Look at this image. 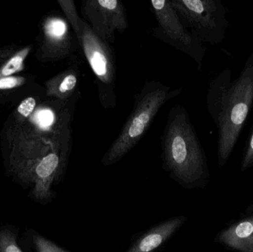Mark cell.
Returning <instances> with one entry per match:
<instances>
[{"mask_svg":"<svg viewBox=\"0 0 253 252\" xmlns=\"http://www.w3.org/2000/svg\"><path fill=\"white\" fill-rule=\"evenodd\" d=\"M43 54L48 60H61L73 57L80 47L70 33L66 22L59 17L47 18L43 25Z\"/></svg>","mask_w":253,"mask_h":252,"instance_id":"9c48e42d","label":"cell"},{"mask_svg":"<svg viewBox=\"0 0 253 252\" xmlns=\"http://www.w3.org/2000/svg\"><path fill=\"white\" fill-rule=\"evenodd\" d=\"M57 117L50 108H40L31 115V121L42 131L52 130Z\"/></svg>","mask_w":253,"mask_h":252,"instance_id":"9a60e30c","label":"cell"},{"mask_svg":"<svg viewBox=\"0 0 253 252\" xmlns=\"http://www.w3.org/2000/svg\"><path fill=\"white\" fill-rule=\"evenodd\" d=\"M181 92V88L172 89L160 81L146 82L135 94L132 112L118 137L102 157V165H113L126 156L145 134L164 105Z\"/></svg>","mask_w":253,"mask_h":252,"instance_id":"7a4b0ae2","label":"cell"},{"mask_svg":"<svg viewBox=\"0 0 253 252\" xmlns=\"http://www.w3.org/2000/svg\"><path fill=\"white\" fill-rule=\"evenodd\" d=\"M33 241L37 252H69L38 234L34 235Z\"/></svg>","mask_w":253,"mask_h":252,"instance_id":"e0dca14e","label":"cell"},{"mask_svg":"<svg viewBox=\"0 0 253 252\" xmlns=\"http://www.w3.org/2000/svg\"><path fill=\"white\" fill-rule=\"evenodd\" d=\"M25 78L22 76L0 77V90H11L20 87L25 83Z\"/></svg>","mask_w":253,"mask_h":252,"instance_id":"ac0fdd59","label":"cell"},{"mask_svg":"<svg viewBox=\"0 0 253 252\" xmlns=\"http://www.w3.org/2000/svg\"><path fill=\"white\" fill-rule=\"evenodd\" d=\"M187 220L184 216H176L162 222L144 232L126 252H154L168 241Z\"/></svg>","mask_w":253,"mask_h":252,"instance_id":"30bf717a","label":"cell"},{"mask_svg":"<svg viewBox=\"0 0 253 252\" xmlns=\"http://www.w3.org/2000/svg\"><path fill=\"white\" fill-rule=\"evenodd\" d=\"M58 4H59L62 11L65 13L68 23L72 28L74 35L78 40V38L81 34L82 25H83L84 20L79 16L75 2L73 0H59Z\"/></svg>","mask_w":253,"mask_h":252,"instance_id":"5bb4252c","label":"cell"},{"mask_svg":"<svg viewBox=\"0 0 253 252\" xmlns=\"http://www.w3.org/2000/svg\"><path fill=\"white\" fill-rule=\"evenodd\" d=\"M150 4L158 22L150 31L151 35L200 62L202 50L199 38L183 25L170 1L153 0Z\"/></svg>","mask_w":253,"mask_h":252,"instance_id":"8992f818","label":"cell"},{"mask_svg":"<svg viewBox=\"0 0 253 252\" xmlns=\"http://www.w3.org/2000/svg\"><path fill=\"white\" fill-rule=\"evenodd\" d=\"M37 106V101L34 98L28 97L22 100L17 108V112L24 118H28L34 113Z\"/></svg>","mask_w":253,"mask_h":252,"instance_id":"d6986e66","label":"cell"},{"mask_svg":"<svg viewBox=\"0 0 253 252\" xmlns=\"http://www.w3.org/2000/svg\"><path fill=\"white\" fill-rule=\"evenodd\" d=\"M253 103V53L226 95L218 115V156L221 165L231 154Z\"/></svg>","mask_w":253,"mask_h":252,"instance_id":"277c9868","label":"cell"},{"mask_svg":"<svg viewBox=\"0 0 253 252\" xmlns=\"http://www.w3.org/2000/svg\"><path fill=\"white\" fill-rule=\"evenodd\" d=\"M79 99L78 96L71 98L69 105H65L58 115L50 136V150L31 173L28 181L34 184L33 194L37 199L44 201L51 198L52 186L66 167L73 143L71 121Z\"/></svg>","mask_w":253,"mask_h":252,"instance_id":"3957f363","label":"cell"},{"mask_svg":"<svg viewBox=\"0 0 253 252\" xmlns=\"http://www.w3.org/2000/svg\"><path fill=\"white\" fill-rule=\"evenodd\" d=\"M78 42L94 73L101 105L105 109H113L117 101V63L114 47L99 38L84 21Z\"/></svg>","mask_w":253,"mask_h":252,"instance_id":"5b68a950","label":"cell"},{"mask_svg":"<svg viewBox=\"0 0 253 252\" xmlns=\"http://www.w3.org/2000/svg\"><path fill=\"white\" fill-rule=\"evenodd\" d=\"M83 20L105 42L114 44L116 33L128 28L127 16L123 1L119 0H87L83 1Z\"/></svg>","mask_w":253,"mask_h":252,"instance_id":"52a82bcc","label":"cell"},{"mask_svg":"<svg viewBox=\"0 0 253 252\" xmlns=\"http://www.w3.org/2000/svg\"><path fill=\"white\" fill-rule=\"evenodd\" d=\"M31 51V47H26L16 52L0 68V77L12 76L24 70L25 59Z\"/></svg>","mask_w":253,"mask_h":252,"instance_id":"4fadbf2b","label":"cell"},{"mask_svg":"<svg viewBox=\"0 0 253 252\" xmlns=\"http://www.w3.org/2000/svg\"><path fill=\"white\" fill-rule=\"evenodd\" d=\"M253 165V130L249 142H248V148L245 152V158L242 165V171H245L247 169L250 168Z\"/></svg>","mask_w":253,"mask_h":252,"instance_id":"ffe728a7","label":"cell"},{"mask_svg":"<svg viewBox=\"0 0 253 252\" xmlns=\"http://www.w3.org/2000/svg\"><path fill=\"white\" fill-rule=\"evenodd\" d=\"M163 167L175 181L187 187L205 174L203 150L185 108L172 107L162 135Z\"/></svg>","mask_w":253,"mask_h":252,"instance_id":"6da1fadb","label":"cell"},{"mask_svg":"<svg viewBox=\"0 0 253 252\" xmlns=\"http://www.w3.org/2000/svg\"><path fill=\"white\" fill-rule=\"evenodd\" d=\"M0 252H23L16 242V237L10 231H0Z\"/></svg>","mask_w":253,"mask_h":252,"instance_id":"2e32d148","label":"cell"},{"mask_svg":"<svg viewBox=\"0 0 253 252\" xmlns=\"http://www.w3.org/2000/svg\"><path fill=\"white\" fill-rule=\"evenodd\" d=\"M180 20L198 38L208 39L216 27L217 6L212 0H169Z\"/></svg>","mask_w":253,"mask_h":252,"instance_id":"ba28073f","label":"cell"},{"mask_svg":"<svg viewBox=\"0 0 253 252\" xmlns=\"http://www.w3.org/2000/svg\"><path fill=\"white\" fill-rule=\"evenodd\" d=\"M218 241L242 252H253V217L235 223L221 232Z\"/></svg>","mask_w":253,"mask_h":252,"instance_id":"7c38bea8","label":"cell"},{"mask_svg":"<svg viewBox=\"0 0 253 252\" xmlns=\"http://www.w3.org/2000/svg\"><path fill=\"white\" fill-rule=\"evenodd\" d=\"M72 62L65 71L46 82L47 96L60 101H68L80 90L81 63L78 56L71 57Z\"/></svg>","mask_w":253,"mask_h":252,"instance_id":"8fae6325","label":"cell"}]
</instances>
